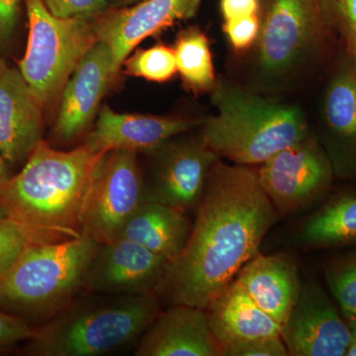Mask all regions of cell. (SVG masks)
Instances as JSON below:
<instances>
[{
	"label": "cell",
	"instance_id": "1",
	"mask_svg": "<svg viewBox=\"0 0 356 356\" xmlns=\"http://www.w3.org/2000/svg\"><path fill=\"white\" fill-rule=\"evenodd\" d=\"M278 212L257 170L220 159L208 177L188 241L159 292L173 305L207 309L259 254Z\"/></svg>",
	"mask_w": 356,
	"mask_h": 356
},
{
	"label": "cell",
	"instance_id": "2",
	"mask_svg": "<svg viewBox=\"0 0 356 356\" xmlns=\"http://www.w3.org/2000/svg\"><path fill=\"white\" fill-rule=\"evenodd\" d=\"M102 156L86 145L63 152L40 140L22 170L0 185V210L30 242L79 238L91 178Z\"/></svg>",
	"mask_w": 356,
	"mask_h": 356
},
{
	"label": "cell",
	"instance_id": "3",
	"mask_svg": "<svg viewBox=\"0 0 356 356\" xmlns=\"http://www.w3.org/2000/svg\"><path fill=\"white\" fill-rule=\"evenodd\" d=\"M211 93L217 114L203 120L200 139L235 165H261L311 134L305 115L294 105L262 97L222 77Z\"/></svg>",
	"mask_w": 356,
	"mask_h": 356
},
{
	"label": "cell",
	"instance_id": "4",
	"mask_svg": "<svg viewBox=\"0 0 356 356\" xmlns=\"http://www.w3.org/2000/svg\"><path fill=\"white\" fill-rule=\"evenodd\" d=\"M79 296L27 341L26 353L37 356H98L124 348L159 314L158 294Z\"/></svg>",
	"mask_w": 356,
	"mask_h": 356
},
{
	"label": "cell",
	"instance_id": "5",
	"mask_svg": "<svg viewBox=\"0 0 356 356\" xmlns=\"http://www.w3.org/2000/svg\"><path fill=\"white\" fill-rule=\"evenodd\" d=\"M100 245L84 235L28 243L0 280V309L25 321L51 320L84 290L86 273Z\"/></svg>",
	"mask_w": 356,
	"mask_h": 356
},
{
	"label": "cell",
	"instance_id": "6",
	"mask_svg": "<svg viewBox=\"0 0 356 356\" xmlns=\"http://www.w3.org/2000/svg\"><path fill=\"white\" fill-rule=\"evenodd\" d=\"M29 36L19 70L42 104L62 93L77 65L98 41L91 18H58L43 0H24Z\"/></svg>",
	"mask_w": 356,
	"mask_h": 356
},
{
	"label": "cell",
	"instance_id": "7",
	"mask_svg": "<svg viewBox=\"0 0 356 356\" xmlns=\"http://www.w3.org/2000/svg\"><path fill=\"white\" fill-rule=\"evenodd\" d=\"M261 32L254 65L269 86L296 76L317 54L325 29L318 0H259Z\"/></svg>",
	"mask_w": 356,
	"mask_h": 356
},
{
	"label": "cell",
	"instance_id": "8",
	"mask_svg": "<svg viewBox=\"0 0 356 356\" xmlns=\"http://www.w3.org/2000/svg\"><path fill=\"white\" fill-rule=\"evenodd\" d=\"M145 199L137 153L102 154L91 178L84 205L81 235L99 243L116 240Z\"/></svg>",
	"mask_w": 356,
	"mask_h": 356
},
{
	"label": "cell",
	"instance_id": "9",
	"mask_svg": "<svg viewBox=\"0 0 356 356\" xmlns=\"http://www.w3.org/2000/svg\"><path fill=\"white\" fill-rule=\"evenodd\" d=\"M259 181L278 214H291L320 198L334 170L317 138L309 135L261 163Z\"/></svg>",
	"mask_w": 356,
	"mask_h": 356
},
{
	"label": "cell",
	"instance_id": "10",
	"mask_svg": "<svg viewBox=\"0 0 356 356\" xmlns=\"http://www.w3.org/2000/svg\"><path fill=\"white\" fill-rule=\"evenodd\" d=\"M204 0H140L128 6H110L92 17L100 41L109 47L116 76L134 49L149 37L197 14Z\"/></svg>",
	"mask_w": 356,
	"mask_h": 356
},
{
	"label": "cell",
	"instance_id": "11",
	"mask_svg": "<svg viewBox=\"0 0 356 356\" xmlns=\"http://www.w3.org/2000/svg\"><path fill=\"white\" fill-rule=\"evenodd\" d=\"M170 264L165 257L119 236L100 245L86 273L84 290L109 295L158 294Z\"/></svg>",
	"mask_w": 356,
	"mask_h": 356
},
{
	"label": "cell",
	"instance_id": "12",
	"mask_svg": "<svg viewBox=\"0 0 356 356\" xmlns=\"http://www.w3.org/2000/svg\"><path fill=\"white\" fill-rule=\"evenodd\" d=\"M280 337L288 355L343 356L353 334L324 289L306 282L281 327Z\"/></svg>",
	"mask_w": 356,
	"mask_h": 356
},
{
	"label": "cell",
	"instance_id": "13",
	"mask_svg": "<svg viewBox=\"0 0 356 356\" xmlns=\"http://www.w3.org/2000/svg\"><path fill=\"white\" fill-rule=\"evenodd\" d=\"M154 154L153 185L144 200L184 211L198 207L211 170L220 158L202 140L166 142Z\"/></svg>",
	"mask_w": 356,
	"mask_h": 356
},
{
	"label": "cell",
	"instance_id": "14",
	"mask_svg": "<svg viewBox=\"0 0 356 356\" xmlns=\"http://www.w3.org/2000/svg\"><path fill=\"white\" fill-rule=\"evenodd\" d=\"M324 139L334 175L356 179V58L346 55L325 88Z\"/></svg>",
	"mask_w": 356,
	"mask_h": 356
},
{
	"label": "cell",
	"instance_id": "15",
	"mask_svg": "<svg viewBox=\"0 0 356 356\" xmlns=\"http://www.w3.org/2000/svg\"><path fill=\"white\" fill-rule=\"evenodd\" d=\"M203 120L121 114L104 105L100 110L95 130L86 137V147L92 153L128 151L151 153L173 137L191 129L201 127Z\"/></svg>",
	"mask_w": 356,
	"mask_h": 356
},
{
	"label": "cell",
	"instance_id": "16",
	"mask_svg": "<svg viewBox=\"0 0 356 356\" xmlns=\"http://www.w3.org/2000/svg\"><path fill=\"white\" fill-rule=\"evenodd\" d=\"M113 79L111 51L99 40L77 65L65 86L55 126L58 140L69 142L86 130Z\"/></svg>",
	"mask_w": 356,
	"mask_h": 356
},
{
	"label": "cell",
	"instance_id": "17",
	"mask_svg": "<svg viewBox=\"0 0 356 356\" xmlns=\"http://www.w3.org/2000/svg\"><path fill=\"white\" fill-rule=\"evenodd\" d=\"M135 355L220 356L221 344L211 331L205 309L173 305L142 334Z\"/></svg>",
	"mask_w": 356,
	"mask_h": 356
},
{
	"label": "cell",
	"instance_id": "18",
	"mask_svg": "<svg viewBox=\"0 0 356 356\" xmlns=\"http://www.w3.org/2000/svg\"><path fill=\"white\" fill-rule=\"evenodd\" d=\"M44 105L33 93L20 70L0 74V153L11 165L27 159L42 140Z\"/></svg>",
	"mask_w": 356,
	"mask_h": 356
},
{
	"label": "cell",
	"instance_id": "19",
	"mask_svg": "<svg viewBox=\"0 0 356 356\" xmlns=\"http://www.w3.org/2000/svg\"><path fill=\"white\" fill-rule=\"evenodd\" d=\"M235 280L281 325L294 308L302 287L296 264L285 254H257Z\"/></svg>",
	"mask_w": 356,
	"mask_h": 356
},
{
	"label": "cell",
	"instance_id": "20",
	"mask_svg": "<svg viewBox=\"0 0 356 356\" xmlns=\"http://www.w3.org/2000/svg\"><path fill=\"white\" fill-rule=\"evenodd\" d=\"M206 311L211 331L221 346L280 336L282 325L262 310L236 280Z\"/></svg>",
	"mask_w": 356,
	"mask_h": 356
},
{
	"label": "cell",
	"instance_id": "21",
	"mask_svg": "<svg viewBox=\"0 0 356 356\" xmlns=\"http://www.w3.org/2000/svg\"><path fill=\"white\" fill-rule=\"evenodd\" d=\"M191 229L184 211L144 200L126 222L120 236L172 262L184 250Z\"/></svg>",
	"mask_w": 356,
	"mask_h": 356
},
{
	"label": "cell",
	"instance_id": "22",
	"mask_svg": "<svg viewBox=\"0 0 356 356\" xmlns=\"http://www.w3.org/2000/svg\"><path fill=\"white\" fill-rule=\"evenodd\" d=\"M300 242L309 247L356 243V195L334 199L302 227Z\"/></svg>",
	"mask_w": 356,
	"mask_h": 356
},
{
	"label": "cell",
	"instance_id": "23",
	"mask_svg": "<svg viewBox=\"0 0 356 356\" xmlns=\"http://www.w3.org/2000/svg\"><path fill=\"white\" fill-rule=\"evenodd\" d=\"M173 50L184 88L195 95L212 92L217 83L209 40L200 28L180 31Z\"/></svg>",
	"mask_w": 356,
	"mask_h": 356
},
{
	"label": "cell",
	"instance_id": "24",
	"mask_svg": "<svg viewBox=\"0 0 356 356\" xmlns=\"http://www.w3.org/2000/svg\"><path fill=\"white\" fill-rule=\"evenodd\" d=\"M123 65L128 74L154 83H166L177 74L175 50L165 44L136 51Z\"/></svg>",
	"mask_w": 356,
	"mask_h": 356
},
{
	"label": "cell",
	"instance_id": "25",
	"mask_svg": "<svg viewBox=\"0 0 356 356\" xmlns=\"http://www.w3.org/2000/svg\"><path fill=\"white\" fill-rule=\"evenodd\" d=\"M327 31L343 42L346 55L356 58V0H318Z\"/></svg>",
	"mask_w": 356,
	"mask_h": 356
},
{
	"label": "cell",
	"instance_id": "26",
	"mask_svg": "<svg viewBox=\"0 0 356 356\" xmlns=\"http://www.w3.org/2000/svg\"><path fill=\"white\" fill-rule=\"evenodd\" d=\"M327 285L348 321L356 317V254L334 262L325 271Z\"/></svg>",
	"mask_w": 356,
	"mask_h": 356
},
{
	"label": "cell",
	"instance_id": "27",
	"mask_svg": "<svg viewBox=\"0 0 356 356\" xmlns=\"http://www.w3.org/2000/svg\"><path fill=\"white\" fill-rule=\"evenodd\" d=\"M222 30L236 53H247L254 49L259 39L261 19L259 14H257L226 20L224 21Z\"/></svg>",
	"mask_w": 356,
	"mask_h": 356
},
{
	"label": "cell",
	"instance_id": "28",
	"mask_svg": "<svg viewBox=\"0 0 356 356\" xmlns=\"http://www.w3.org/2000/svg\"><path fill=\"white\" fill-rule=\"evenodd\" d=\"M29 243L24 232L11 220H4L0 224V280Z\"/></svg>",
	"mask_w": 356,
	"mask_h": 356
},
{
	"label": "cell",
	"instance_id": "29",
	"mask_svg": "<svg viewBox=\"0 0 356 356\" xmlns=\"http://www.w3.org/2000/svg\"><path fill=\"white\" fill-rule=\"evenodd\" d=\"M49 13L58 18H91L110 7L109 0H43Z\"/></svg>",
	"mask_w": 356,
	"mask_h": 356
},
{
	"label": "cell",
	"instance_id": "30",
	"mask_svg": "<svg viewBox=\"0 0 356 356\" xmlns=\"http://www.w3.org/2000/svg\"><path fill=\"white\" fill-rule=\"evenodd\" d=\"M222 356H286L281 337H264L221 346Z\"/></svg>",
	"mask_w": 356,
	"mask_h": 356
},
{
	"label": "cell",
	"instance_id": "31",
	"mask_svg": "<svg viewBox=\"0 0 356 356\" xmlns=\"http://www.w3.org/2000/svg\"><path fill=\"white\" fill-rule=\"evenodd\" d=\"M34 334L35 327L25 320L0 309V350L29 341Z\"/></svg>",
	"mask_w": 356,
	"mask_h": 356
},
{
	"label": "cell",
	"instance_id": "32",
	"mask_svg": "<svg viewBox=\"0 0 356 356\" xmlns=\"http://www.w3.org/2000/svg\"><path fill=\"white\" fill-rule=\"evenodd\" d=\"M22 10H25L24 0H0V47L13 38Z\"/></svg>",
	"mask_w": 356,
	"mask_h": 356
},
{
	"label": "cell",
	"instance_id": "33",
	"mask_svg": "<svg viewBox=\"0 0 356 356\" xmlns=\"http://www.w3.org/2000/svg\"><path fill=\"white\" fill-rule=\"evenodd\" d=\"M259 8V0H220V11L224 21L257 15Z\"/></svg>",
	"mask_w": 356,
	"mask_h": 356
},
{
	"label": "cell",
	"instance_id": "34",
	"mask_svg": "<svg viewBox=\"0 0 356 356\" xmlns=\"http://www.w3.org/2000/svg\"><path fill=\"white\" fill-rule=\"evenodd\" d=\"M6 163V159H4L3 156L0 153V185L6 182L9 178Z\"/></svg>",
	"mask_w": 356,
	"mask_h": 356
},
{
	"label": "cell",
	"instance_id": "35",
	"mask_svg": "<svg viewBox=\"0 0 356 356\" xmlns=\"http://www.w3.org/2000/svg\"><path fill=\"white\" fill-rule=\"evenodd\" d=\"M109 1L110 6L122 7L131 6V4L136 3L140 0H109Z\"/></svg>",
	"mask_w": 356,
	"mask_h": 356
},
{
	"label": "cell",
	"instance_id": "36",
	"mask_svg": "<svg viewBox=\"0 0 356 356\" xmlns=\"http://www.w3.org/2000/svg\"><path fill=\"white\" fill-rule=\"evenodd\" d=\"M346 356H356V336L353 334L350 346H348V350L346 353Z\"/></svg>",
	"mask_w": 356,
	"mask_h": 356
},
{
	"label": "cell",
	"instance_id": "37",
	"mask_svg": "<svg viewBox=\"0 0 356 356\" xmlns=\"http://www.w3.org/2000/svg\"><path fill=\"white\" fill-rule=\"evenodd\" d=\"M348 325L350 327L351 334L356 336V317L351 321H348Z\"/></svg>",
	"mask_w": 356,
	"mask_h": 356
},
{
	"label": "cell",
	"instance_id": "38",
	"mask_svg": "<svg viewBox=\"0 0 356 356\" xmlns=\"http://www.w3.org/2000/svg\"><path fill=\"white\" fill-rule=\"evenodd\" d=\"M6 65L4 64L3 60H2L1 58H0V74H2V72H3V70H6Z\"/></svg>",
	"mask_w": 356,
	"mask_h": 356
},
{
	"label": "cell",
	"instance_id": "39",
	"mask_svg": "<svg viewBox=\"0 0 356 356\" xmlns=\"http://www.w3.org/2000/svg\"><path fill=\"white\" fill-rule=\"evenodd\" d=\"M7 218L6 217V215H4V213L2 212L1 210H0V224H1L2 222L4 221V220H6Z\"/></svg>",
	"mask_w": 356,
	"mask_h": 356
}]
</instances>
